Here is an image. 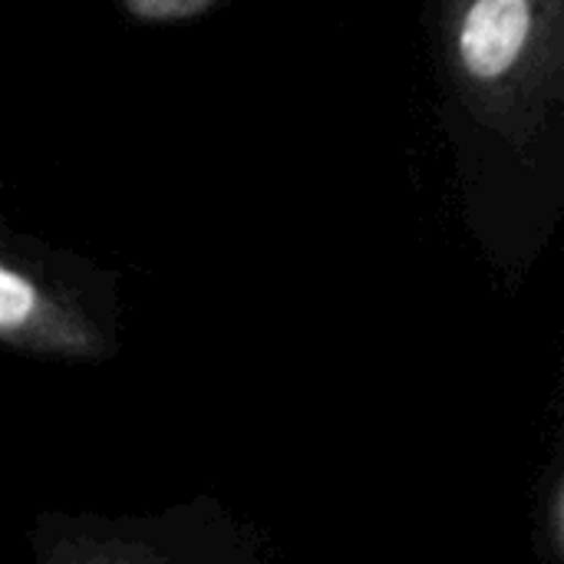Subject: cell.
<instances>
[{
	"instance_id": "obj_1",
	"label": "cell",
	"mask_w": 564,
	"mask_h": 564,
	"mask_svg": "<svg viewBox=\"0 0 564 564\" xmlns=\"http://www.w3.org/2000/svg\"><path fill=\"white\" fill-rule=\"evenodd\" d=\"M532 33L529 0H476L459 26V56L469 76L489 83L506 76Z\"/></svg>"
}]
</instances>
